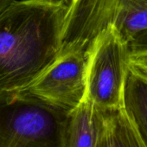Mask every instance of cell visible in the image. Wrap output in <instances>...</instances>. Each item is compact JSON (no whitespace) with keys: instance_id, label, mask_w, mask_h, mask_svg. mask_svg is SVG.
I'll return each instance as SVG.
<instances>
[{"instance_id":"cell-11","label":"cell","mask_w":147,"mask_h":147,"mask_svg":"<svg viewBox=\"0 0 147 147\" xmlns=\"http://www.w3.org/2000/svg\"><path fill=\"white\" fill-rule=\"evenodd\" d=\"M55 1L62 4L63 5H65V6H66L67 8H68V10H69V8L74 5V3L76 2V0H55Z\"/></svg>"},{"instance_id":"cell-6","label":"cell","mask_w":147,"mask_h":147,"mask_svg":"<svg viewBox=\"0 0 147 147\" xmlns=\"http://www.w3.org/2000/svg\"><path fill=\"white\" fill-rule=\"evenodd\" d=\"M106 118L107 111L84 99L62 120L58 147H97Z\"/></svg>"},{"instance_id":"cell-3","label":"cell","mask_w":147,"mask_h":147,"mask_svg":"<svg viewBox=\"0 0 147 147\" xmlns=\"http://www.w3.org/2000/svg\"><path fill=\"white\" fill-rule=\"evenodd\" d=\"M67 113L28 91H0V147H58Z\"/></svg>"},{"instance_id":"cell-8","label":"cell","mask_w":147,"mask_h":147,"mask_svg":"<svg viewBox=\"0 0 147 147\" xmlns=\"http://www.w3.org/2000/svg\"><path fill=\"white\" fill-rule=\"evenodd\" d=\"M97 147H147L122 108L107 111Z\"/></svg>"},{"instance_id":"cell-2","label":"cell","mask_w":147,"mask_h":147,"mask_svg":"<svg viewBox=\"0 0 147 147\" xmlns=\"http://www.w3.org/2000/svg\"><path fill=\"white\" fill-rule=\"evenodd\" d=\"M108 27L130 43L147 30V0H76L67 15L61 54L72 49L88 52Z\"/></svg>"},{"instance_id":"cell-12","label":"cell","mask_w":147,"mask_h":147,"mask_svg":"<svg viewBox=\"0 0 147 147\" xmlns=\"http://www.w3.org/2000/svg\"><path fill=\"white\" fill-rule=\"evenodd\" d=\"M12 0H0V12H1Z\"/></svg>"},{"instance_id":"cell-10","label":"cell","mask_w":147,"mask_h":147,"mask_svg":"<svg viewBox=\"0 0 147 147\" xmlns=\"http://www.w3.org/2000/svg\"><path fill=\"white\" fill-rule=\"evenodd\" d=\"M131 53H147V30L136 36L129 43Z\"/></svg>"},{"instance_id":"cell-1","label":"cell","mask_w":147,"mask_h":147,"mask_svg":"<svg viewBox=\"0 0 147 147\" xmlns=\"http://www.w3.org/2000/svg\"><path fill=\"white\" fill-rule=\"evenodd\" d=\"M68 8L12 0L0 12V91H26L60 56Z\"/></svg>"},{"instance_id":"cell-5","label":"cell","mask_w":147,"mask_h":147,"mask_svg":"<svg viewBox=\"0 0 147 147\" xmlns=\"http://www.w3.org/2000/svg\"><path fill=\"white\" fill-rule=\"evenodd\" d=\"M88 60L83 49L61 54L26 91L64 111L74 109L85 99Z\"/></svg>"},{"instance_id":"cell-4","label":"cell","mask_w":147,"mask_h":147,"mask_svg":"<svg viewBox=\"0 0 147 147\" xmlns=\"http://www.w3.org/2000/svg\"><path fill=\"white\" fill-rule=\"evenodd\" d=\"M85 99L108 111L122 108L131 50L112 27L101 31L88 51Z\"/></svg>"},{"instance_id":"cell-7","label":"cell","mask_w":147,"mask_h":147,"mask_svg":"<svg viewBox=\"0 0 147 147\" xmlns=\"http://www.w3.org/2000/svg\"><path fill=\"white\" fill-rule=\"evenodd\" d=\"M122 109L147 146V76L131 65L124 88Z\"/></svg>"},{"instance_id":"cell-9","label":"cell","mask_w":147,"mask_h":147,"mask_svg":"<svg viewBox=\"0 0 147 147\" xmlns=\"http://www.w3.org/2000/svg\"><path fill=\"white\" fill-rule=\"evenodd\" d=\"M130 65L147 76V53H131Z\"/></svg>"}]
</instances>
